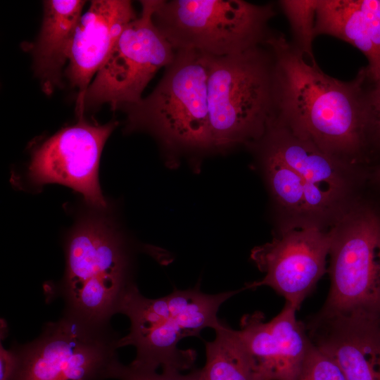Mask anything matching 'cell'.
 I'll return each mask as SVG.
<instances>
[{"label":"cell","instance_id":"cell-13","mask_svg":"<svg viewBox=\"0 0 380 380\" xmlns=\"http://www.w3.org/2000/svg\"><path fill=\"white\" fill-rule=\"evenodd\" d=\"M297 309L285 303L269 322L260 312L244 315L236 330L255 380H296L312 342Z\"/></svg>","mask_w":380,"mask_h":380},{"label":"cell","instance_id":"cell-14","mask_svg":"<svg viewBox=\"0 0 380 380\" xmlns=\"http://www.w3.org/2000/svg\"><path fill=\"white\" fill-rule=\"evenodd\" d=\"M137 15L131 1L94 0L82 15L69 47L67 74L78 89L77 110H84V100L92 77L104 63L125 27Z\"/></svg>","mask_w":380,"mask_h":380},{"label":"cell","instance_id":"cell-20","mask_svg":"<svg viewBox=\"0 0 380 380\" xmlns=\"http://www.w3.org/2000/svg\"><path fill=\"white\" fill-rule=\"evenodd\" d=\"M278 4L290 25L291 44L308 61L315 63L312 43L317 0H281Z\"/></svg>","mask_w":380,"mask_h":380},{"label":"cell","instance_id":"cell-6","mask_svg":"<svg viewBox=\"0 0 380 380\" xmlns=\"http://www.w3.org/2000/svg\"><path fill=\"white\" fill-rule=\"evenodd\" d=\"M272 4L243 0H157L153 21L175 50L222 57L266 42Z\"/></svg>","mask_w":380,"mask_h":380},{"label":"cell","instance_id":"cell-9","mask_svg":"<svg viewBox=\"0 0 380 380\" xmlns=\"http://www.w3.org/2000/svg\"><path fill=\"white\" fill-rule=\"evenodd\" d=\"M140 2V15L125 27L97 72L87 90L84 108L108 103L116 110L137 103L158 70L172 62L176 50L153 21L157 0Z\"/></svg>","mask_w":380,"mask_h":380},{"label":"cell","instance_id":"cell-8","mask_svg":"<svg viewBox=\"0 0 380 380\" xmlns=\"http://www.w3.org/2000/svg\"><path fill=\"white\" fill-rule=\"evenodd\" d=\"M322 310L380 315V203L357 199L331 225Z\"/></svg>","mask_w":380,"mask_h":380},{"label":"cell","instance_id":"cell-24","mask_svg":"<svg viewBox=\"0 0 380 380\" xmlns=\"http://www.w3.org/2000/svg\"><path fill=\"white\" fill-rule=\"evenodd\" d=\"M0 380H11L16 367V357L13 348L6 349L0 344Z\"/></svg>","mask_w":380,"mask_h":380},{"label":"cell","instance_id":"cell-3","mask_svg":"<svg viewBox=\"0 0 380 380\" xmlns=\"http://www.w3.org/2000/svg\"><path fill=\"white\" fill-rule=\"evenodd\" d=\"M208 56V101L215 153L259 142L276 115V62L267 44Z\"/></svg>","mask_w":380,"mask_h":380},{"label":"cell","instance_id":"cell-7","mask_svg":"<svg viewBox=\"0 0 380 380\" xmlns=\"http://www.w3.org/2000/svg\"><path fill=\"white\" fill-rule=\"evenodd\" d=\"M119 337L108 324L64 312L34 341L12 347L16 367L11 380L110 379Z\"/></svg>","mask_w":380,"mask_h":380},{"label":"cell","instance_id":"cell-5","mask_svg":"<svg viewBox=\"0 0 380 380\" xmlns=\"http://www.w3.org/2000/svg\"><path fill=\"white\" fill-rule=\"evenodd\" d=\"M66 267L58 289L65 312L83 319L108 324L133 282L122 239L103 218L82 219L65 247Z\"/></svg>","mask_w":380,"mask_h":380},{"label":"cell","instance_id":"cell-25","mask_svg":"<svg viewBox=\"0 0 380 380\" xmlns=\"http://www.w3.org/2000/svg\"><path fill=\"white\" fill-rule=\"evenodd\" d=\"M369 180L380 189V164L373 167L369 172Z\"/></svg>","mask_w":380,"mask_h":380},{"label":"cell","instance_id":"cell-21","mask_svg":"<svg viewBox=\"0 0 380 380\" xmlns=\"http://www.w3.org/2000/svg\"><path fill=\"white\" fill-rule=\"evenodd\" d=\"M182 372L172 368L151 369L128 365L117 360L110 371V379L119 380H201V370L183 374Z\"/></svg>","mask_w":380,"mask_h":380},{"label":"cell","instance_id":"cell-11","mask_svg":"<svg viewBox=\"0 0 380 380\" xmlns=\"http://www.w3.org/2000/svg\"><path fill=\"white\" fill-rule=\"evenodd\" d=\"M116 125L115 122L100 125L80 120L63 129L34 153L30 179L36 184L68 186L93 206L106 208L99 183V165L104 144Z\"/></svg>","mask_w":380,"mask_h":380},{"label":"cell","instance_id":"cell-16","mask_svg":"<svg viewBox=\"0 0 380 380\" xmlns=\"http://www.w3.org/2000/svg\"><path fill=\"white\" fill-rule=\"evenodd\" d=\"M85 1H45L40 34L34 47L36 70L46 92L60 82L61 72L68 61L73 33Z\"/></svg>","mask_w":380,"mask_h":380},{"label":"cell","instance_id":"cell-2","mask_svg":"<svg viewBox=\"0 0 380 380\" xmlns=\"http://www.w3.org/2000/svg\"><path fill=\"white\" fill-rule=\"evenodd\" d=\"M208 56L176 50L172 62L146 98L122 107L128 132H149L172 164L181 157L201 158L215 153L208 101Z\"/></svg>","mask_w":380,"mask_h":380},{"label":"cell","instance_id":"cell-23","mask_svg":"<svg viewBox=\"0 0 380 380\" xmlns=\"http://www.w3.org/2000/svg\"><path fill=\"white\" fill-rule=\"evenodd\" d=\"M296 380H346L336 363L312 343Z\"/></svg>","mask_w":380,"mask_h":380},{"label":"cell","instance_id":"cell-22","mask_svg":"<svg viewBox=\"0 0 380 380\" xmlns=\"http://www.w3.org/2000/svg\"><path fill=\"white\" fill-rule=\"evenodd\" d=\"M365 102L367 141L373 161L380 158V79L371 81L366 75Z\"/></svg>","mask_w":380,"mask_h":380},{"label":"cell","instance_id":"cell-12","mask_svg":"<svg viewBox=\"0 0 380 380\" xmlns=\"http://www.w3.org/2000/svg\"><path fill=\"white\" fill-rule=\"evenodd\" d=\"M304 323L312 343L336 363L346 380H380V315L321 309Z\"/></svg>","mask_w":380,"mask_h":380},{"label":"cell","instance_id":"cell-18","mask_svg":"<svg viewBox=\"0 0 380 380\" xmlns=\"http://www.w3.org/2000/svg\"><path fill=\"white\" fill-rule=\"evenodd\" d=\"M251 148L257 150L260 155L264 171L275 199L284 210L296 217L294 226L313 224L306 205L303 179L271 152L258 146Z\"/></svg>","mask_w":380,"mask_h":380},{"label":"cell","instance_id":"cell-10","mask_svg":"<svg viewBox=\"0 0 380 380\" xmlns=\"http://www.w3.org/2000/svg\"><path fill=\"white\" fill-rule=\"evenodd\" d=\"M331 242L330 230L319 226L286 227L271 241L252 250L251 258L265 276L244 289L267 286L298 310L327 272Z\"/></svg>","mask_w":380,"mask_h":380},{"label":"cell","instance_id":"cell-1","mask_svg":"<svg viewBox=\"0 0 380 380\" xmlns=\"http://www.w3.org/2000/svg\"><path fill=\"white\" fill-rule=\"evenodd\" d=\"M276 62L274 122L353 167H372L365 102L366 73L342 81L308 61L280 32L267 39Z\"/></svg>","mask_w":380,"mask_h":380},{"label":"cell","instance_id":"cell-17","mask_svg":"<svg viewBox=\"0 0 380 380\" xmlns=\"http://www.w3.org/2000/svg\"><path fill=\"white\" fill-rule=\"evenodd\" d=\"M215 331V339L205 343L201 380H255L236 330L222 322Z\"/></svg>","mask_w":380,"mask_h":380},{"label":"cell","instance_id":"cell-19","mask_svg":"<svg viewBox=\"0 0 380 380\" xmlns=\"http://www.w3.org/2000/svg\"><path fill=\"white\" fill-rule=\"evenodd\" d=\"M360 14L357 22L358 50L367 59L365 68L371 81L380 79V0H357Z\"/></svg>","mask_w":380,"mask_h":380},{"label":"cell","instance_id":"cell-4","mask_svg":"<svg viewBox=\"0 0 380 380\" xmlns=\"http://www.w3.org/2000/svg\"><path fill=\"white\" fill-rule=\"evenodd\" d=\"M237 292L207 294L197 286L151 299L142 296L133 283L117 309L131 323L129 333L119 338L118 348L135 347L137 356L132 364L139 367L189 369L196 352L178 349V343L185 337H199L205 328L219 327L222 323L217 317L220 307Z\"/></svg>","mask_w":380,"mask_h":380},{"label":"cell","instance_id":"cell-15","mask_svg":"<svg viewBox=\"0 0 380 380\" xmlns=\"http://www.w3.org/2000/svg\"><path fill=\"white\" fill-rule=\"evenodd\" d=\"M253 146L262 148L277 156L305 182L347 201L357 186L369 179L370 169L346 165L274 121L262 139Z\"/></svg>","mask_w":380,"mask_h":380}]
</instances>
